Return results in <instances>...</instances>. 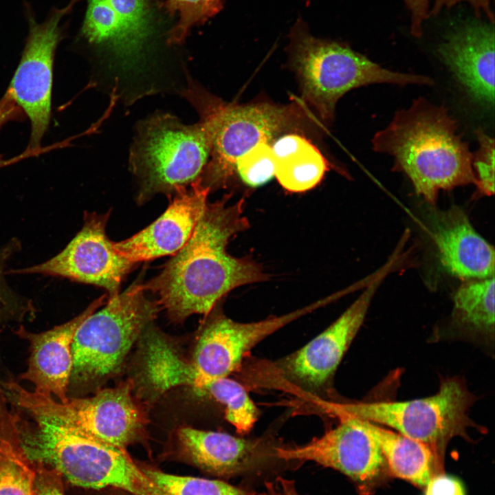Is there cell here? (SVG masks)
<instances>
[{
  "label": "cell",
  "instance_id": "1",
  "mask_svg": "<svg viewBox=\"0 0 495 495\" xmlns=\"http://www.w3.org/2000/svg\"><path fill=\"white\" fill-rule=\"evenodd\" d=\"M227 201L207 202L188 242L144 284L175 321L195 314L206 316L232 289L269 278L252 259L227 252L230 239L250 226L243 199L232 204Z\"/></svg>",
  "mask_w": 495,
  "mask_h": 495
},
{
  "label": "cell",
  "instance_id": "2",
  "mask_svg": "<svg viewBox=\"0 0 495 495\" xmlns=\"http://www.w3.org/2000/svg\"><path fill=\"white\" fill-rule=\"evenodd\" d=\"M457 129L446 107L419 97L397 111L371 144L374 151L393 156V170L404 173L417 194L434 205L441 190L476 184L472 153Z\"/></svg>",
  "mask_w": 495,
  "mask_h": 495
},
{
  "label": "cell",
  "instance_id": "3",
  "mask_svg": "<svg viewBox=\"0 0 495 495\" xmlns=\"http://www.w3.org/2000/svg\"><path fill=\"white\" fill-rule=\"evenodd\" d=\"M211 145V127L204 119L185 124L175 116L157 113L140 122L129 153L138 203L157 193L173 195L197 182Z\"/></svg>",
  "mask_w": 495,
  "mask_h": 495
},
{
  "label": "cell",
  "instance_id": "4",
  "mask_svg": "<svg viewBox=\"0 0 495 495\" xmlns=\"http://www.w3.org/2000/svg\"><path fill=\"white\" fill-rule=\"evenodd\" d=\"M289 51L302 98L325 122L351 89L375 83L434 84L428 76L388 70L346 45L314 37L300 21L292 30Z\"/></svg>",
  "mask_w": 495,
  "mask_h": 495
},
{
  "label": "cell",
  "instance_id": "5",
  "mask_svg": "<svg viewBox=\"0 0 495 495\" xmlns=\"http://www.w3.org/2000/svg\"><path fill=\"white\" fill-rule=\"evenodd\" d=\"M8 400L31 416L54 420L87 437L126 449L143 435L146 419L132 394L131 380L85 398L58 401L30 391L12 379L1 380Z\"/></svg>",
  "mask_w": 495,
  "mask_h": 495
},
{
  "label": "cell",
  "instance_id": "6",
  "mask_svg": "<svg viewBox=\"0 0 495 495\" xmlns=\"http://www.w3.org/2000/svg\"><path fill=\"white\" fill-rule=\"evenodd\" d=\"M179 92L211 127L210 154L199 179L210 191L226 185L239 157L260 143H269L290 126L296 116L292 108L268 103L223 105L190 75Z\"/></svg>",
  "mask_w": 495,
  "mask_h": 495
},
{
  "label": "cell",
  "instance_id": "7",
  "mask_svg": "<svg viewBox=\"0 0 495 495\" xmlns=\"http://www.w3.org/2000/svg\"><path fill=\"white\" fill-rule=\"evenodd\" d=\"M146 292L137 280L125 291L109 297L103 308L83 320L72 343V377L93 381L120 369L134 342L160 309Z\"/></svg>",
  "mask_w": 495,
  "mask_h": 495
},
{
  "label": "cell",
  "instance_id": "8",
  "mask_svg": "<svg viewBox=\"0 0 495 495\" xmlns=\"http://www.w3.org/2000/svg\"><path fill=\"white\" fill-rule=\"evenodd\" d=\"M474 397L461 380L441 382L430 397L402 402L330 403L329 412L347 415L388 426L397 432L429 446L440 457L455 437L468 439L469 428L475 426L468 412Z\"/></svg>",
  "mask_w": 495,
  "mask_h": 495
},
{
  "label": "cell",
  "instance_id": "9",
  "mask_svg": "<svg viewBox=\"0 0 495 495\" xmlns=\"http://www.w3.org/2000/svg\"><path fill=\"white\" fill-rule=\"evenodd\" d=\"M147 0H89L82 28L87 41L110 52L116 69L112 92L121 97L126 84H143L153 79L145 64L144 52L150 34Z\"/></svg>",
  "mask_w": 495,
  "mask_h": 495
},
{
  "label": "cell",
  "instance_id": "10",
  "mask_svg": "<svg viewBox=\"0 0 495 495\" xmlns=\"http://www.w3.org/2000/svg\"><path fill=\"white\" fill-rule=\"evenodd\" d=\"M331 296L279 316L239 322L214 308L199 333L192 360L183 370L181 386L199 390L204 384L228 377L263 339L291 322L332 301Z\"/></svg>",
  "mask_w": 495,
  "mask_h": 495
},
{
  "label": "cell",
  "instance_id": "11",
  "mask_svg": "<svg viewBox=\"0 0 495 495\" xmlns=\"http://www.w3.org/2000/svg\"><path fill=\"white\" fill-rule=\"evenodd\" d=\"M74 1L54 9L42 23L29 17V34L21 58L6 91L28 117L31 135L28 148H40L51 116L53 65L62 38L60 22Z\"/></svg>",
  "mask_w": 495,
  "mask_h": 495
},
{
  "label": "cell",
  "instance_id": "12",
  "mask_svg": "<svg viewBox=\"0 0 495 495\" xmlns=\"http://www.w3.org/2000/svg\"><path fill=\"white\" fill-rule=\"evenodd\" d=\"M110 212H86L80 230L57 255L41 264L7 271L59 276L102 287L112 297L135 263L120 255L106 234Z\"/></svg>",
  "mask_w": 495,
  "mask_h": 495
},
{
  "label": "cell",
  "instance_id": "13",
  "mask_svg": "<svg viewBox=\"0 0 495 495\" xmlns=\"http://www.w3.org/2000/svg\"><path fill=\"white\" fill-rule=\"evenodd\" d=\"M392 265L390 261L325 330L298 351L276 362V367L285 379L307 391L324 388L360 329L371 300Z\"/></svg>",
  "mask_w": 495,
  "mask_h": 495
},
{
  "label": "cell",
  "instance_id": "14",
  "mask_svg": "<svg viewBox=\"0 0 495 495\" xmlns=\"http://www.w3.org/2000/svg\"><path fill=\"white\" fill-rule=\"evenodd\" d=\"M338 424L307 443L274 447V456L285 461H313L335 469L364 491L382 476L386 461L362 419L337 415Z\"/></svg>",
  "mask_w": 495,
  "mask_h": 495
},
{
  "label": "cell",
  "instance_id": "15",
  "mask_svg": "<svg viewBox=\"0 0 495 495\" xmlns=\"http://www.w3.org/2000/svg\"><path fill=\"white\" fill-rule=\"evenodd\" d=\"M176 456L212 476L229 478L258 469L274 456L264 439H248L182 426L175 434Z\"/></svg>",
  "mask_w": 495,
  "mask_h": 495
},
{
  "label": "cell",
  "instance_id": "16",
  "mask_svg": "<svg viewBox=\"0 0 495 495\" xmlns=\"http://www.w3.org/2000/svg\"><path fill=\"white\" fill-rule=\"evenodd\" d=\"M437 52L469 96L490 108L494 104V25L472 19L455 28Z\"/></svg>",
  "mask_w": 495,
  "mask_h": 495
},
{
  "label": "cell",
  "instance_id": "17",
  "mask_svg": "<svg viewBox=\"0 0 495 495\" xmlns=\"http://www.w3.org/2000/svg\"><path fill=\"white\" fill-rule=\"evenodd\" d=\"M210 190L199 180L177 191L166 211L129 239L113 242L122 256L137 263L174 255L190 238L207 204Z\"/></svg>",
  "mask_w": 495,
  "mask_h": 495
},
{
  "label": "cell",
  "instance_id": "18",
  "mask_svg": "<svg viewBox=\"0 0 495 495\" xmlns=\"http://www.w3.org/2000/svg\"><path fill=\"white\" fill-rule=\"evenodd\" d=\"M106 294L92 302L81 314L52 329L32 333L20 326L15 333L30 343L28 368L21 379L34 385V391L63 402L73 369L72 343L75 333L91 314L105 303Z\"/></svg>",
  "mask_w": 495,
  "mask_h": 495
},
{
  "label": "cell",
  "instance_id": "19",
  "mask_svg": "<svg viewBox=\"0 0 495 495\" xmlns=\"http://www.w3.org/2000/svg\"><path fill=\"white\" fill-rule=\"evenodd\" d=\"M431 232L441 263L450 274L463 279L494 276V250L456 206L431 214Z\"/></svg>",
  "mask_w": 495,
  "mask_h": 495
},
{
  "label": "cell",
  "instance_id": "20",
  "mask_svg": "<svg viewBox=\"0 0 495 495\" xmlns=\"http://www.w3.org/2000/svg\"><path fill=\"white\" fill-rule=\"evenodd\" d=\"M362 420L377 443L390 472L418 486L426 487L433 476L435 460L439 459L435 452L423 442Z\"/></svg>",
  "mask_w": 495,
  "mask_h": 495
},
{
  "label": "cell",
  "instance_id": "21",
  "mask_svg": "<svg viewBox=\"0 0 495 495\" xmlns=\"http://www.w3.org/2000/svg\"><path fill=\"white\" fill-rule=\"evenodd\" d=\"M18 419L0 386V495H31L35 465L21 446Z\"/></svg>",
  "mask_w": 495,
  "mask_h": 495
},
{
  "label": "cell",
  "instance_id": "22",
  "mask_svg": "<svg viewBox=\"0 0 495 495\" xmlns=\"http://www.w3.org/2000/svg\"><path fill=\"white\" fill-rule=\"evenodd\" d=\"M453 300V317L457 324L493 336L494 276L466 280L456 291Z\"/></svg>",
  "mask_w": 495,
  "mask_h": 495
},
{
  "label": "cell",
  "instance_id": "23",
  "mask_svg": "<svg viewBox=\"0 0 495 495\" xmlns=\"http://www.w3.org/2000/svg\"><path fill=\"white\" fill-rule=\"evenodd\" d=\"M327 170V160L309 142L296 152L276 160L275 177L286 190L302 192L316 186Z\"/></svg>",
  "mask_w": 495,
  "mask_h": 495
},
{
  "label": "cell",
  "instance_id": "24",
  "mask_svg": "<svg viewBox=\"0 0 495 495\" xmlns=\"http://www.w3.org/2000/svg\"><path fill=\"white\" fill-rule=\"evenodd\" d=\"M197 392L223 404L226 419L240 434L249 432L258 420V410L247 390L229 377L206 382Z\"/></svg>",
  "mask_w": 495,
  "mask_h": 495
},
{
  "label": "cell",
  "instance_id": "25",
  "mask_svg": "<svg viewBox=\"0 0 495 495\" xmlns=\"http://www.w3.org/2000/svg\"><path fill=\"white\" fill-rule=\"evenodd\" d=\"M142 468L169 495H251L222 481L174 475L150 468Z\"/></svg>",
  "mask_w": 495,
  "mask_h": 495
},
{
  "label": "cell",
  "instance_id": "26",
  "mask_svg": "<svg viewBox=\"0 0 495 495\" xmlns=\"http://www.w3.org/2000/svg\"><path fill=\"white\" fill-rule=\"evenodd\" d=\"M225 0H168L165 6L170 14H178L177 24L170 30L169 44L182 43L190 29L206 22L222 8Z\"/></svg>",
  "mask_w": 495,
  "mask_h": 495
},
{
  "label": "cell",
  "instance_id": "27",
  "mask_svg": "<svg viewBox=\"0 0 495 495\" xmlns=\"http://www.w3.org/2000/svg\"><path fill=\"white\" fill-rule=\"evenodd\" d=\"M276 158L269 143H260L238 159L234 172L252 188L261 186L275 177Z\"/></svg>",
  "mask_w": 495,
  "mask_h": 495
},
{
  "label": "cell",
  "instance_id": "28",
  "mask_svg": "<svg viewBox=\"0 0 495 495\" xmlns=\"http://www.w3.org/2000/svg\"><path fill=\"white\" fill-rule=\"evenodd\" d=\"M20 248L16 239L0 247V323L19 320L34 312L32 302L13 290L6 278L7 263Z\"/></svg>",
  "mask_w": 495,
  "mask_h": 495
},
{
  "label": "cell",
  "instance_id": "29",
  "mask_svg": "<svg viewBox=\"0 0 495 495\" xmlns=\"http://www.w3.org/2000/svg\"><path fill=\"white\" fill-rule=\"evenodd\" d=\"M478 148L472 154V165L477 192L491 195L494 192V139L481 127L475 131Z\"/></svg>",
  "mask_w": 495,
  "mask_h": 495
},
{
  "label": "cell",
  "instance_id": "30",
  "mask_svg": "<svg viewBox=\"0 0 495 495\" xmlns=\"http://www.w3.org/2000/svg\"><path fill=\"white\" fill-rule=\"evenodd\" d=\"M34 463L35 475L31 495H65L62 474L52 468L40 463Z\"/></svg>",
  "mask_w": 495,
  "mask_h": 495
},
{
  "label": "cell",
  "instance_id": "31",
  "mask_svg": "<svg viewBox=\"0 0 495 495\" xmlns=\"http://www.w3.org/2000/svg\"><path fill=\"white\" fill-rule=\"evenodd\" d=\"M424 495H465L462 483L444 474L432 476L426 486Z\"/></svg>",
  "mask_w": 495,
  "mask_h": 495
},
{
  "label": "cell",
  "instance_id": "32",
  "mask_svg": "<svg viewBox=\"0 0 495 495\" xmlns=\"http://www.w3.org/2000/svg\"><path fill=\"white\" fill-rule=\"evenodd\" d=\"M494 0H434L430 15H437L444 8H450L460 2H467L474 8L477 17L485 14L489 21L494 23L492 10Z\"/></svg>",
  "mask_w": 495,
  "mask_h": 495
},
{
  "label": "cell",
  "instance_id": "33",
  "mask_svg": "<svg viewBox=\"0 0 495 495\" xmlns=\"http://www.w3.org/2000/svg\"><path fill=\"white\" fill-rule=\"evenodd\" d=\"M410 12V33L420 37L424 22L429 17V0H404Z\"/></svg>",
  "mask_w": 495,
  "mask_h": 495
},
{
  "label": "cell",
  "instance_id": "34",
  "mask_svg": "<svg viewBox=\"0 0 495 495\" xmlns=\"http://www.w3.org/2000/svg\"><path fill=\"white\" fill-rule=\"evenodd\" d=\"M309 142L305 138L297 134H288L277 139L271 146L277 160L290 155Z\"/></svg>",
  "mask_w": 495,
  "mask_h": 495
},
{
  "label": "cell",
  "instance_id": "35",
  "mask_svg": "<svg viewBox=\"0 0 495 495\" xmlns=\"http://www.w3.org/2000/svg\"><path fill=\"white\" fill-rule=\"evenodd\" d=\"M252 495H300L295 481L292 479L278 476L274 482L266 481L264 490Z\"/></svg>",
  "mask_w": 495,
  "mask_h": 495
},
{
  "label": "cell",
  "instance_id": "36",
  "mask_svg": "<svg viewBox=\"0 0 495 495\" xmlns=\"http://www.w3.org/2000/svg\"><path fill=\"white\" fill-rule=\"evenodd\" d=\"M21 116L22 110L6 91L0 99V127L8 122L19 119Z\"/></svg>",
  "mask_w": 495,
  "mask_h": 495
},
{
  "label": "cell",
  "instance_id": "37",
  "mask_svg": "<svg viewBox=\"0 0 495 495\" xmlns=\"http://www.w3.org/2000/svg\"><path fill=\"white\" fill-rule=\"evenodd\" d=\"M0 333H1V329H0Z\"/></svg>",
  "mask_w": 495,
  "mask_h": 495
}]
</instances>
